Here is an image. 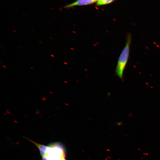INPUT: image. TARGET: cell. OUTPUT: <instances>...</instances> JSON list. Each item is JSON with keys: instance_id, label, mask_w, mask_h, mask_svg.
<instances>
[{"instance_id": "1", "label": "cell", "mask_w": 160, "mask_h": 160, "mask_svg": "<svg viewBox=\"0 0 160 160\" xmlns=\"http://www.w3.org/2000/svg\"><path fill=\"white\" fill-rule=\"evenodd\" d=\"M131 42V35L129 33L127 35L125 45L119 57L115 70L116 74L121 80L123 79L124 71L128 61Z\"/></svg>"}, {"instance_id": "2", "label": "cell", "mask_w": 160, "mask_h": 160, "mask_svg": "<svg viewBox=\"0 0 160 160\" xmlns=\"http://www.w3.org/2000/svg\"><path fill=\"white\" fill-rule=\"evenodd\" d=\"M97 2L96 0H76L74 2L68 4L64 7L69 8L77 6H82L90 5Z\"/></svg>"}, {"instance_id": "3", "label": "cell", "mask_w": 160, "mask_h": 160, "mask_svg": "<svg viewBox=\"0 0 160 160\" xmlns=\"http://www.w3.org/2000/svg\"><path fill=\"white\" fill-rule=\"evenodd\" d=\"M28 140L33 143L39 149L40 154L42 157H44L45 154V152L48 148L47 146L39 144L33 141Z\"/></svg>"}, {"instance_id": "4", "label": "cell", "mask_w": 160, "mask_h": 160, "mask_svg": "<svg viewBox=\"0 0 160 160\" xmlns=\"http://www.w3.org/2000/svg\"><path fill=\"white\" fill-rule=\"evenodd\" d=\"M115 0H99L97 2V6H101L107 5L111 3Z\"/></svg>"}, {"instance_id": "5", "label": "cell", "mask_w": 160, "mask_h": 160, "mask_svg": "<svg viewBox=\"0 0 160 160\" xmlns=\"http://www.w3.org/2000/svg\"><path fill=\"white\" fill-rule=\"evenodd\" d=\"M50 56L52 57H55V56L53 54H50Z\"/></svg>"}, {"instance_id": "6", "label": "cell", "mask_w": 160, "mask_h": 160, "mask_svg": "<svg viewBox=\"0 0 160 160\" xmlns=\"http://www.w3.org/2000/svg\"><path fill=\"white\" fill-rule=\"evenodd\" d=\"M13 32H15V33H17V31H15V30H13Z\"/></svg>"}, {"instance_id": "7", "label": "cell", "mask_w": 160, "mask_h": 160, "mask_svg": "<svg viewBox=\"0 0 160 160\" xmlns=\"http://www.w3.org/2000/svg\"><path fill=\"white\" fill-rule=\"evenodd\" d=\"M2 67L4 68H7V67L6 66H5V65H2Z\"/></svg>"}, {"instance_id": "8", "label": "cell", "mask_w": 160, "mask_h": 160, "mask_svg": "<svg viewBox=\"0 0 160 160\" xmlns=\"http://www.w3.org/2000/svg\"><path fill=\"white\" fill-rule=\"evenodd\" d=\"M1 47L2 49H4L3 47V46H1Z\"/></svg>"}, {"instance_id": "9", "label": "cell", "mask_w": 160, "mask_h": 160, "mask_svg": "<svg viewBox=\"0 0 160 160\" xmlns=\"http://www.w3.org/2000/svg\"><path fill=\"white\" fill-rule=\"evenodd\" d=\"M50 39H51V40H53V39L51 37H49Z\"/></svg>"}, {"instance_id": "10", "label": "cell", "mask_w": 160, "mask_h": 160, "mask_svg": "<svg viewBox=\"0 0 160 160\" xmlns=\"http://www.w3.org/2000/svg\"><path fill=\"white\" fill-rule=\"evenodd\" d=\"M39 43H40V44H41L42 43V42H41V41H39Z\"/></svg>"}, {"instance_id": "11", "label": "cell", "mask_w": 160, "mask_h": 160, "mask_svg": "<svg viewBox=\"0 0 160 160\" xmlns=\"http://www.w3.org/2000/svg\"><path fill=\"white\" fill-rule=\"evenodd\" d=\"M18 47L20 49H22V48L20 47Z\"/></svg>"}, {"instance_id": "12", "label": "cell", "mask_w": 160, "mask_h": 160, "mask_svg": "<svg viewBox=\"0 0 160 160\" xmlns=\"http://www.w3.org/2000/svg\"><path fill=\"white\" fill-rule=\"evenodd\" d=\"M30 68H31V69H34V68H33V67H30Z\"/></svg>"}, {"instance_id": "13", "label": "cell", "mask_w": 160, "mask_h": 160, "mask_svg": "<svg viewBox=\"0 0 160 160\" xmlns=\"http://www.w3.org/2000/svg\"><path fill=\"white\" fill-rule=\"evenodd\" d=\"M26 57H29V56H28V55H26Z\"/></svg>"}, {"instance_id": "14", "label": "cell", "mask_w": 160, "mask_h": 160, "mask_svg": "<svg viewBox=\"0 0 160 160\" xmlns=\"http://www.w3.org/2000/svg\"><path fill=\"white\" fill-rule=\"evenodd\" d=\"M13 28H15H15H16L15 27H13Z\"/></svg>"}, {"instance_id": "15", "label": "cell", "mask_w": 160, "mask_h": 160, "mask_svg": "<svg viewBox=\"0 0 160 160\" xmlns=\"http://www.w3.org/2000/svg\"><path fill=\"white\" fill-rule=\"evenodd\" d=\"M63 160H66L65 158H64Z\"/></svg>"}, {"instance_id": "16", "label": "cell", "mask_w": 160, "mask_h": 160, "mask_svg": "<svg viewBox=\"0 0 160 160\" xmlns=\"http://www.w3.org/2000/svg\"><path fill=\"white\" fill-rule=\"evenodd\" d=\"M0 63H2V62H1V61H0Z\"/></svg>"}, {"instance_id": "17", "label": "cell", "mask_w": 160, "mask_h": 160, "mask_svg": "<svg viewBox=\"0 0 160 160\" xmlns=\"http://www.w3.org/2000/svg\"><path fill=\"white\" fill-rule=\"evenodd\" d=\"M96 0V1L97 2V1H99V0Z\"/></svg>"}]
</instances>
